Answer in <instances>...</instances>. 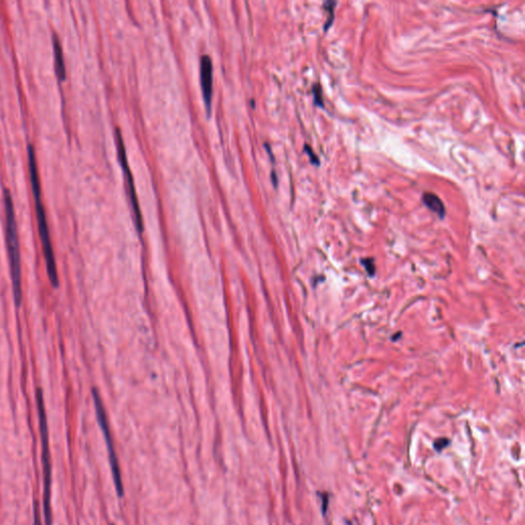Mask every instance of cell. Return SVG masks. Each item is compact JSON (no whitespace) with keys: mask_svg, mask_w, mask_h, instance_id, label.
Returning a JSON list of instances; mask_svg holds the SVG:
<instances>
[{"mask_svg":"<svg viewBox=\"0 0 525 525\" xmlns=\"http://www.w3.org/2000/svg\"><path fill=\"white\" fill-rule=\"evenodd\" d=\"M115 137H116V145L117 150H118L119 161H121L122 170H123L124 172V176H126V182H128V194H130L131 204H133L136 224H137L139 231H142L143 219L141 209H140L139 201H138L137 192H136L133 175H131L130 167H128V158H126V148H124L123 139H122L121 130H119V128H116V131H115Z\"/></svg>","mask_w":525,"mask_h":525,"instance_id":"obj_5","label":"cell"},{"mask_svg":"<svg viewBox=\"0 0 525 525\" xmlns=\"http://www.w3.org/2000/svg\"><path fill=\"white\" fill-rule=\"evenodd\" d=\"M423 202L430 211L433 213L436 214L437 216L441 219H443L446 216V206H444L443 202L441 198L437 197L436 194L432 192H425L423 194Z\"/></svg>","mask_w":525,"mask_h":525,"instance_id":"obj_8","label":"cell"},{"mask_svg":"<svg viewBox=\"0 0 525 525\" xmlns=\"http://www.w3.org/2000/svg\"><path fill=\"white\" fill-rule=\"evenodd\" d=\"M93 397L94 407H96V416H98L99 424L102 429L104 436H105L106 443H107L108 451H109L110 465H111L113 480H114L115 488L119 497H123V483H122L121 469H119V463L117 460L116 453H115L114 446H113L111 432H110L109 424H108L107 416H106L105 409L100 395L96 389H93Z\"/></svg>","mask_w":525,"mask_h":525,"instance_id":"obj_4","label":"cell"},{"mask_svg":"<svg viewBox=\"0 0 525 525\" xmlns=\"http://www.w3.org/2000/svg\"><path fill=\"white\" fill-rule=\"evenodd\" d=\"M313 96H314V103L319 105V107H324V96H322L321 85L319 84L313 85Z\"/></svg>","mask_w":525,"mask_h":525,"instance_id":"obj_10","label":"cell"},{"mask_svg":"<svg viewBox=\"0 0 525 525\" xmlns=\"http://www.w3.org/2000/svg\"><path fill=\"white\" fill-rule=\"evenodd\" d=\"M54 55L57 77L64 80L66 78L65 60H64L63 48L56 33L54 34Z\"/></svg>","mask_w":525,"mask_h":525,"instance_id":"obj_7","label":"cell"},{"mask_svg":"<svg viewBox=\"0 0 525 525\" xmlns=\"http://www.w3.org/2000/svg\"><path fill=\"white\" fill-rule=\"evenodd\" d=\"M304 150H305L306 153L309 155L310 161L313 163V165H319V158H317L316 154H315V152L313 151V149L311 148L309 145H305V148H304Z\"/></svg>","mask_w":525,"mask_h":525,"instance_id":"obj_11","label":"cell"},{"mask_svg":"<svg viewBox=\"0 0 525 525\" xmlns=\"http://www.w3.org/2000/svg\"><path fill=\"white\" fill-rule=\"evenodd\" d=\"M34 525H41L38 502H35V504H34Z\"/></svg>","mask_w":525,"mask_h":525,"instance_id":"obj_12","label":"cell"},{"mask_svg":"<svg viewBox=\"0 0 525 525\" xmlns=\"http://www.w3.org/2000/svg\"><path fill=\"white\" fill-rule=\"evenodd\" d=\"M36 402H38L39 428H40L41 448H43V475H45V494H43V513H45V524L52 525V514L50 507V487H52V468H50V436L47 414H45V402H43V391L40 388L36 391Z\"/></svg>","mask_w":525,"mask_h":525,"instance_id":"obj_3","label":"cell"},{"mask_svg":"<svg viewBox=\"0 0 525 525\" xmlns=\"http://www.w3.org/2000/svg\"><path fill=\"white\" fill-rule=\"evenodd\" d=\"M336 6H337V2L335 1L324 2V10L329 11V17L328 15V21H326V24H324V29L326 30L329 29V27L333 24V20H335V17H333V16H335L333 10H335Z\"/></svg>","mask_w":525,"mask_h":525,"instance_id":"obj_9","label":"cell"},{"mask_svg":"<svg viewBox=\"0 0 525 525\" xmlns=\"http://www.w3.org/2000/svg\"><path fill=\"white\" fill-rule=\"evenodd\" d=\"M200 80H201L202 96L209 111L213 96V62L211 57L204 55L200 59Z\"/></svg>","mask_w":525,"mask_h":525,"instance_id":"obj_6","label":"cell"},{"mask_svg":"<svg viewBox=\"0 0 525 525\" xmlns=\"http://www.w3.org/2000/svg\"><path fill=\"white\" fill-rule=\"evenodd\" d=\"M28 162L32 192H33L34 199H35L38 231L39 235H40L41 243H43L45 264H47L48 280H50L52 287H55V289H57L60 285L59 274H57L54 248H52V241H50L47 215H45V206H43V200H41V184L40 179H39L35 149H34V146L32 144L28 145Z\"/></svg>","mask_w":525,"mask_h":525,"instance_id":"obj_1","label":"cell"},{"mask_svg":"<svg viewBox=\"0 0 525 525\" xmlns=\"http://www.w3.org/2000/svg\"><path fill=\"white\" fill-rule=\"evenodd\" d=\"M4 211H6V245H8L9 261H10L11 282H13V298L17 307L23 300L22 272H21V253L19 237H18L17 221L11 191L4 189Z\"/></svg>","mask_w":525,"mask_h":525,"instance_id":"obj_2","label":"cell"}]
</instances>
